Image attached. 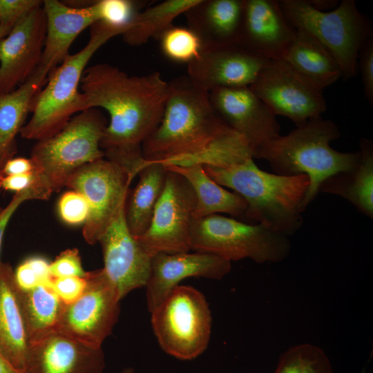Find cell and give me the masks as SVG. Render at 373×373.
<instances>
[{"mask_svg": "<svg viewBox=\"0 0 373 373\" xmlns=\"http://www.w3.org/2000/svg\"><path fill=\"white\" fill-rule=\"evenodd\" d=\"M49 197L33 185L29 188L15 193L8 205L0 213V254L5 231L10 218L18 207L25 201L30 200H48ZM1 262V261H0Z\"/></svg>", "mask_w": 373, "mask_h": 373, "instance_id": "cell-38", "label": "cell"}, {"mask_svg": "<svg viewBox=\"0 0 373 373\" xmlns=\"http://www.w3.org/2000/svg\"><path fill=\"white\" fill-rule=\"evenodd\" d=\"M50 272L52 278L84 277L87 273L83 269L81 257L76 248L67 249L61 252L50 263Z\"/></svg>", "mask_w": 373, "mask_h": 373, "instance_id": "cell-36", "label": "cell"}, {"mask_svg": "<svg viewBox=\"0 0 373 373\" xmlns=\"http://www.w3.org/2000/svg\"><path fill=\"white\" fill-rule=\"evenodd\" d=\"M14 278L17 287L22 291L41 285H50L52 277L50 262L39 256L27 258L14 270Z\"/></svg>", "mask_w": 373, "mask_h": 373, "instance_id": "cell-34", "label": "cell"}, {"mask_svg": "<svg viewBox=\"0 0 373 373\" xmlns=\"http://www.w3.org/2000/svg\"><path fill=\"white\" fill-rule=\"evenodd\" d=\"M118 35V31L100 21L90 26L86 45L77 53L67 55L48 74L33 102L32 116L20 131L22 138L39 141L50 137L74 115L86 110L85 97L79 89L86 66L102 45Z\"/></svg>", "mask_w": 373, "mask_h": 373, "instance_id": "cell-5", "label": "cell"}, {"mask_svg": "<svg viewBox=\"0 0 373 373\" xmlns=\"http://www.w3.org/2000/svg\"><path fill=\"white\" fill-rule=\"evenodd\" d=\"M87 285L74 303L64 305L56 331L100 347L118 321L120 298L102 268L87 271Z\"/></svg>", "mask_w": 373, "mask_h": 373, "instance_id": "cell-12", "label": "cell"}, {"mask_svg": "<svg viewBox=\"0 0 373 373\" xmlns=\"http://www.w3.org/2000/svg\"><path fill=\"white\" fill-rule=\"evenodd\" d=\"M12 28L11 26H7L0 24V40L6 37L10 30Z\"/></svg>", "mask_w": 373, "mask_h": 373, "instance_id": "cell-45", "label": "cell"}, {"mask_svg": "<svg viewBox=\"0 0 373 373\" xmlns=\"http://www.w3.org/2000/svg\"><path fill=\"white\" fill-rule=\"evenodd\" d=\"M357 68L360 70L363 92L371 106H373V35L361 48Z\"/></svg>", "mask_w": 373, "mask_h": 373, "instance_id": "cell-39", "label": "cell"}, {"mask_svg": "<svg viewBox=\"0 0 373 373\" xmlns=\"http://www.w3.org/2000/svg\"><path fill=\"white\" fill-rule=\"evenodd\" d=\"M267 61L237 44L203 47L198 57L187 65L186 75L207 92L250 86Z\"/></svg>", "mask_w": 373, "mask_h": 373, "instance_id": "cell-17", "label": "cell"}, {"mask_svg": "<svg viewBox=\"0 0 373 373\" xmlns=\"http://www.w3.org/2000/svg\"><path fill=\"white\" fill-rule=\"evenodd\" d=\"M190 240L191 250L229 262L250 258L257 263L277 262L291 249L288 236L220 214L193 218Z\"/></svg>", "mask_w": 373, "mask_h": 373, "instance_id": "cell-8", "label": "cell"}, {"mask_svg": "<svg viewBox=\"0 0 373 373\" xmlns=\"http://www.w3.org/2000/svg\"><path fill=\"white\" fill-rule=\"evenodd\" d=\"M3 208L0 207V213L2 211Z\"/></svg>", "mask_w": 373, "mask_h": 373, "instance_id": "cell-47", "label": "cell"}, {"mask_svg": "<svg viewBox=\"0 0 373 373\" xmlns=\"http://www.w3.org/2000/svg\"><path fill=\"white\" fill-rule=\"evenodd\" d=\"M296 30L278 0H243L236 44L267 60L281 59Z\"/></svg>", "mask_w": 373, "mask_h": 373, "instance_id": "cell-18", "label": "cell"}, {"mask_svg": "<svg viewBox=\"0 0 373 373\" xmlns=\"http://www.w3.org/2000/svg\"><path fill=\"white\" fill-rule=\"evenodd\" d=\"M361 159L349 171L338 172L325 179L318 188L338 195L351 202L364 215L373 218V143L365 137L360 140Z\"/></svg>", "mask_w": 373, "mask_h": 373, "instance_id": "cell-26", "label": "cell"}, {"mask_svg": "<svg viewBox=\"0 0 373 373\" xmlns=\"http://www.w3.org/2000/svg\"><path fill=\"white\" fill-rule=\"evenodd\" d=\"M33 171L34 166L30 158L12 157L8 160L0 170V176L25 174Z\"/></svg>", "mask_w": 373, "mask_h": 373, "instance_id": "cell-42", "label": "cell"}, {"mask_svg": "<svg viewBox=\"0 0 373 373\" xmlns=\"http://www.w3.org/2000/svg\"><path fill=\"white\" fill-rule=\"evenodd\" d=\"M47 78L46 73L37 68L15 90L0 95V170L17 153L16 137L24 126L33 102Z\"/></svg>", "mask_w": 373, "mask_h": 373, "instance_id": "cell-25", "label": "cell"}, {"mask_svg": "<svg viewBox=\"0 0 373 373\" xmlns=\"http://www.w3.org/2000/svg\"><path fill=\"white\" fill-rule=\"evenodd\" d=\"M57 210L61 220L68 225L84 224L89 213L88 204L85 198L73 190L61 196Z\"/></svg>", "mask_w": 373, "mask_h": 373, "instance_id": "cell-35", "label": "cell"}, {"mask_svg": "<svg viewBox=\"0 0 373 373\" xmlns=\"http://www.w3.org/2000/svg\"><path fill=\"white\" fill-rule=\"evenodd\" d=\"M105 366L102 347L54 332L30 343L26 373H102Z\"/></svg>", "mask_w": 373, "mask_h": 373, "instance_id": "cell-20", "label": "cell"}, {"mask_svg": "<svg viewBox=\"0 0 373 373\" xmlns=\"http://www.w3.org/2000/svg\"><path fill=\"white\" fill-rule=\"evenodd\" d=\"M209 95L217 115L247 140L253 154L261 145L280 135L276 116L249 86L217 88Z\"/></svg>", "mask_w": 373, "mask_h": 373, "instance_id": "cell-16", "label": "cell"}, {"mask_svg": "<svg viewBox=\"0 0 373 373\" xmlns=\"http://www.w3.org/2000/svg\"><path fill=\"white\" fill-rule=\"evenodd\" d=\"M202 166L213 181L246 201L240 220L288 237L300 227L303 203L310 184L307 175L270 173L259 169L253 157L224 167Z\"/></svg>", "mask_w": 373, "mask_h": 373, "instance_id": "cell-3", "label": "cell"}, {"mask_svg": "<svg viewBox=\"0 0 373 373\" xmlns=\"http://www.w3.org/2000/svg\"><path fill=\"white\" fill-rule=\"evenodd\" d=\"M340 134L334 122L320 116L263 144L254 151L253 157L267 160L276 174L308 177L310 184L303 203L305 211L325 179L354 169L360 161L359 151L340 152L329 145Z\"/></svg>", "mask_w": 373, "mask_h": 373, "instance_id": "cell-4", "label": "cell"}, {"mask_svg": "<svg viewBox=\"0 0 373 373\" xmlns=\"http://www.w3.org/2000/svg\"><path fill=\"white\" fill-rule=\"evenodd\" d=\"M167 170L164 187L151 223L142 235L135 238L151 257L160 253L178 254L191 250L195 195L182 175Z\"/></svg>", "mask_w": 373, "mask_h": 373, "instance_id": "cell-11", "label": "cell"}, {"mask_svg": "<svg viewBox=\"0 0 373 373\" xmlns=\"http://www.w3.org/2000/svg\"><path fill=\"white\" fill-rule=\"evenodd\" d=\"M133 178L120 166L104 157L74 172L65 186L86 200L88 217L84 224L85 240L95 245L125 203Z\"/></svg>", "mask_w": 373, "mask_h": 373, "instance_id": "cell-10", "label": "cell"}, {"mask_svg": "<svg viewBox=\"0 0 373 373\" xmlns=\"http://www.w3.org/2000/svg\"><path fill=\"white\" fill-rule=\"evenodd\" d=\"M197 1L165 0L139 12L122 34L124 41L131 46H139L152 38L157 39L177 17Z\"/></svg>", "mask_w": 373, "mask_h": 373, "instance_id": "cell-30", "label": "cell"}, {"mask_svg": "<svg viewBox=\"0 0 373 373\" xmlns=\"http://www.w3.org/2000/svg\"><path fill=\"white\" fill-rule=\"evenodd\" d=\"M279 3L295 30L309 33L334 55L343 79L356 75L359 50L373 32L370 20L354 0H343L327 12L314 9L307 0H280Z\"/></svg>", "mask_w": 373, "mask_h": 373, "instance_id": "cell-7", "label": "cell"}, {"mask_svg": "<svg viewBox=\"0 0 373 373\" xmlns=\"http://www.w3.org/2000/svg\"><path fill=\"white\" fill-rule=\"evenodd\" d=\"M151 313L154 334L166 354L191 360L207 348L211 313L204 296L197 289L175 287Z\"/></svg>", "mask_w": 373, "mask_h": 373, "instance_id": "cell-9", "label": "cell"}, {"mask_svg": "<svg viewBox=\"0 0 373 373\" xmlns=\"http://www.w3.org/2000/svg\"><path fill=\"white\" fill-rule=\"evenodd\" d=\"M274 373H333V369L321 347L300 343L289 347L280 355Z\"/></svg>", "mask_w": 373, "mask_h": 373, "instance_id": "cell-31", "label": "cell"}, {"mask_svg": "<svg viewBox=\"0 0 373 373\" xmlns=\"http://www.w3.org/2000/svg\"><path fill=\"white\" fill-rule=\"evenodd\" d=\"M40 0H0V24L13 27L23 16L41 5Z\"/></svg>", "mask_w": 373, "mask_h": 373, "instance_id": "cell-40", "label": "cell"}, {"mask_svg": "<svg viewBox=\"0 0 373 373\" xmlns=\"http://www.w3.org/2000/svg\"><path fill=\"white\" fill-rule=\"evenodd\" d=\"M168 170L161 162H147L138 173L135 186L128 191L124 207L131 233L137 238L148 229L155 207L163 191Z\"/></svg>", "mask_w": 373, "mask_h": 373, "instance_id": "cell-28", "label": "cell"}, {"mask_svg": "<svg viewBox=\"0 0 373 373\" xmlns=\"http://www.w3.org/2000/svg\"><path fill=\"white\" fill-rule=\"evenodd\" d=\"M307 1L314 9L321 12L332 10L340 3L338 0H307Z\"/></svg>", "mask_w": 373, "mask_h": 373, "instance_id": "cell-43", "label": "cell"}, {"mask_svg": "<svg viewBox=\"0 0 373 373\" xmlns=\"http://www.w3.org/2000/svg\"><path fill=\"white\" fill-rule=\"evenodd\" d=\"M80 85L86 109L102 108L109 115L100 141L105 158L134 179L144 164L142 146L161 121L168 82L158 72L129 75L102 63L84 70Z\"/></svg>", "mask_w": 373, "mask_h": 373, "instance_id": "cell-1", "label": "cell"}, {"mask_svg": "<svg viewBox=\"0 0 373 373\" xmlns=\"http://www.w3.org/2000/svg\"><path fill=\"white\" fill-rule=\"evenodd\" d=\"M243 0H198L184 15L203 47L236 44Z\"/></svg>", "mask_w": 373, "mask_h": 373, "instance_id": "cell-23", "label": "cell"}, {"mask_svg": "<svg viewBox=\"0 0 373 373\" xmlns=\"http://www.w3.org/2000/svg\"><path fill=\"white\" fill-rule=\"evenodd\" d=\"M29 339L14 270L0 262V352L17 370L26 373Z\"/></svg>", "mask_w": 373, "mask_h": 373, "instance_id": "cell-22", "label": "cell"}, {"mask_svg": "<svg viewBox=\"0 0 373 373\" xmlns=\"http://www.w3.org/2000/svg\"><path fill=\"white\" fill-rule=\"evenodd\" d=\"M293 70L323 90L342 77L334 55L309 33L296 30L294 39L281 59Z\"/></svg>", "mask_w": 373, "mask_h": 373, "instance_id": "cell-24", "label": "cell"}, {"mask_svg": "<svg viewBox=\"0 0 373 373\" xmlns=\"http://www.w3.org/2000/svg\"><path fill=\"white\" fill-rule=\"evenodd\" d=\"M231 269V262L206 253L155 254L151 257L150 275L145 286L148 310H154L182 280L190 277L220 280Z\"/></svg>", "mask_w": 373, "mask_h": 373, "instance_id": "cell-19", "label": "cell"}, {"mask_svg": "<svg viewBox=\"0 0 373 373\" xmlns=\"http://www.w3.org/2000/svg\"><path fill=\"white\" fill-rule=\"evenodd\" d=\"M95 1L88 6L72 7L58 0L43 1L46 32L37 69L48 75L69 55L77 37L98 21Z\"/></svg>", "mask_w": 373, "mask_h": 373, "instance_id": "cell-21", "label": "cell"}, {"mask_svg": "<svg viewBox=\"0 0 373 373\" xmlns=\"http://www.w3.org/2000/svg\"><path fill=\"white\" fill-rule=\"evenodd\" d=\"M162 54L169 60L188 65L198 57L202 44L198 36L188 27L173 25L156 39Z\"/></svg>", "mask_w": 373, "mask_h": 373, "instance_id": "cell-32", "label": "cell"}, {"mask_svg": "<svg viewBox=\"0 0 373 373\" xmlns=\"http://www.w3.org/2000/svg\"><path fill=\"white\" fill-rule=\"evenodd\" d=\"M229 127L216 113L209 92L183 75L168 82L161 121L142 146L147 162L187 166Z\"/></svg>", "mask_w": 373, "mask_h": 373, "instance_id": "cell-2", "label": "cell"}, {"mask_svg": "<svg viewBox=\"0 0 373 373\" xmlns=\"http://www.w3.org/2000/svg\"><path fill=\"white\" fill-rule=\"evenodd\" d=\"M0 373H24L14 368L0 352Z\"/></svg>", "mask_w": 373, "mask_h": 373, "instance_id": "cell-44", "label": "cell"}, {"mask_svg": "<svg viewBox=\"0 0 373 373\" xmlns=\"http://www.w3.org/2000/svg\"><path fill=\"white\" fill-rule=\"evenodd\" d=\"M165 166L167 169L182 175L191 186L196 198L193 218L228 213L233 218H240L245 213L246 201L236 193L226 190L213 181L205 172L202 165Z\"/></svg>", "mask_w": 373, "mask_h": 373, "instance_id": "cell-27", "label": "cell"}, {"mask_svg": "<svg viewBox=\"0 0 373 373\" xmlns=\"http://www.w3.org/2000/svg\"><path fill=\"white\" fill-rule=\"evenodd\" d=\"M125 203L100 236L105 275L122 300L131 291L145 287L151 257L131 233L125 219Z\"/></svg>", "mask_w": 373, "mask_h": 373, "instance_id": "cell-14", "label": "cell"}, {"mask_svg": "<svg viewBox=\"0 0 373 373\" xmlns=\"http://www.w3.org/2000/svg\"><path fill=\"white\" fill-rule=\"evenodd\" d=\"M146 1L99 0L95 1L98 21L122 35Z\"/></svg>", "mask_w": 373, "mask_h": 373, "instance_id": "cell-33", "label": "cell"}, {"mask_svg": "<svg viewBox=\"0 0 373 373\" xmlns=\"http://www.w3.org/2000/svg\"><path fill=\"white\" fill-rule=\"evenodd\" d=\"M107 124L100 110L92 108L74 115L56 135L37 141L30 157L33 185L50 196L79 168L105 157L100 141Z\"/></svg>", "mask_w": 373, "mask_h": 373, "instance_id": "cell-6", "label": "cell"}, {"mask_svg": "<svg viewBox=\"0 0 373 373\" xmlns=\"http://www.w3.org/2000/svg\"><path fill=\"white\" fill-rule=\"evenodd\" d=\"M34 172L25 174L0 176V189L15 193L31 186L34 182Z\"/></svg>", "mask_w": 373, "mask_h": 373, "instance_id": "cell-41", "label": "cell"}, {"mask_svg": "<svg viewBox=\"0 0 373 373\" xmlns=\"http://www.w3.org/2000/svg\"><path fill=\"white\" fill-rule=\"evenodd\" d=\"M119 373H135V370L131 367H126L122 369Z\"/></svg>", "mask_w": 373, "mask_h": 373, "instance_id": "cell-46", "label": "cell"}, {"mask_svg": "<svg viewBox=\"0 0 373 373\" xmlns=\"http://www.w3.org/2000/svg\"><path fill=\"white\" fill-rule=\"evenodd\" d=\"M42 5L19 19L0 40V95L15 90L39 64L46 32Z\"/></svg>", "mask_w": 373, "mask_h": 373, "instance_id": "cell-15", "label": "cell"}, {"mask_svg": "<svg viewBox=\"0 0 373 373\" xmlns=\"http://www.w3.org/2000/svg\"><path fill=\"white\" fill-rule=\"evenodd\" d=\"M86 285L85 276L52 278L50 282L51 287L64 305L76 301L85 291Z\"/></svg>", "mask_w": 373, "mask_h": 373, "instance_id": "cell-37", "label": "cell"}, {"mask_svg": "<svg viewBox=\"0 0 373 373\" xmlns=\"http://www.w3.org/2000/svg\"><path fill=\"white\" fill-rule=\"evenodd\" d=\"M249 88L276 116L286 117L296 126L321 116L327 109L323 90L282 59L267 60Z\"/></svg>", "mask_w": 373, "mask_h": 373, "instance_id": "cell-13", "label": "cell"}, {"mask_svg": "<svg viewBox=\"0 0 373 373\" xmlns=\"http://www.w3.org/2000/svg\"><path fill=\"white\" fill-rule=\"evenodd\" d=\"M19 290L29 343L55 332L64 304L50 285Z\"/></svg>", "mask_w": 373, "mask_h": 373, "instance_id": "cell-29", "label": "cell"}]
</instances>
